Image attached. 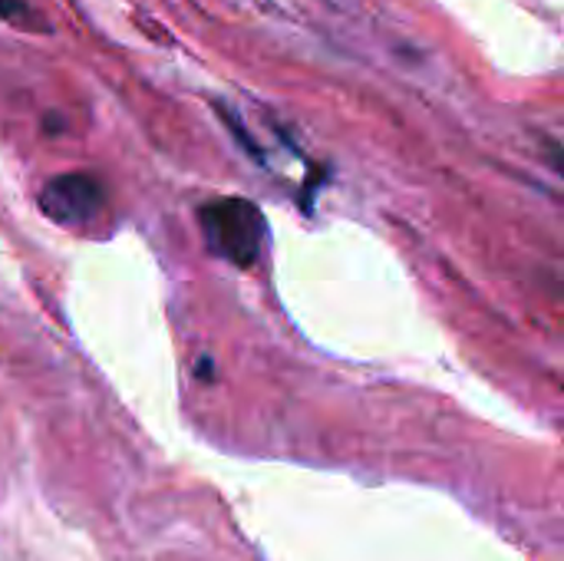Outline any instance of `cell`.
<instances>
[{
  "instance_id": "cell-2",
  "label": "cell",
  "mask_w": 564,
  "mask_h": 561,
  "mask_svg": "<svg viewBox=\"0 0 564 561\" xmlns=\"http://www.w3.org/2000/svg\"><path fill=\"white\" fill-rule=\"evenodd\" d=\"M106 205V188L89 172H63L50 179L40 192V212L63 225V228H83L89 225Z\"/></svg>"
},
{
  "instance_id": "cell-4",
  "label": "cell",
  "mask_w": 564,
  "mask_h": 561,
  "mask_svg": "<svg viewBox=\"0 0 564 561\" xmlns=\"http://www.w3.org/2000/svg\"><path fill=\"white\" fill-rule=\"evenodd\" d=\"M198 377H202V380H212V360H202V364H198Z\"/></svg>"
},
{
  "instance_id": "cell-3",
  "label": "cell",
  "mask_w": 564,
  "mask_h": 561,
  "mask_svg": "<svg viewBox=\"0 0 564 561\" xmlns=\"http://www.w3.org/2000/svg\"><path fill=\"white\" fill-rule=\"evenodd\" d=\"M0 20L23 33H50V23L43 20V13L30 7L26 0H0Z\"/></svg>"
},
{
  "instance_id": "cell-1",
  "label": "cell",
  "mask_w": 564,
  "mask_h": 561,
  "mask_svg": "<svg viewBox=\"0 0 564 561\" xmlns=\"http://www.w3.org/2000/svg\"><path fill=\"white\" fill-rule=\"evenodd\" d=\"M198 225L212 255L235 268H254L268 238V222L261 208L248 198L225 195L198 208Z\"/></svg>"
}]
</instances>
